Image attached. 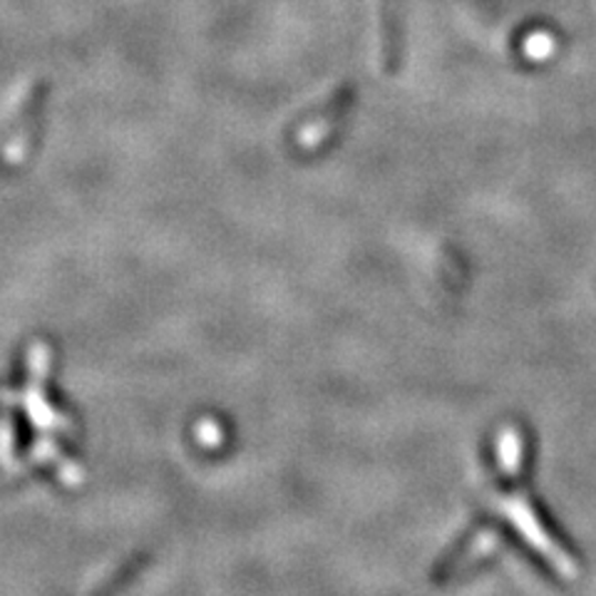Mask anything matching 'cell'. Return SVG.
I'll use <instances>...</instances> for the list:
<instances>
[{"instance_id": "cell-1", "label": "cell", "mask_w": 596, "mask_h": 596, "mask_svg": "<svg viewBox=\"0 0 596 596\" xmlns=\"http://www.w3.org/2000/svg\"><path fill=\"white\" fill-rule=\"evenodd\" d=\"M48 97H50V82L45 78L35 80L25 92L23 102H20L13 122H10L6 130L3 150H0L3 160L18 164V162H23L30 152H33L38 142V132L40 127H43Z\"/></svg>"}, {"instance_id": "cell-2", "label": "cell", "mask_w": 596, "mask_h": 596, "mask_svg": "<svg viewBox=\"0 0 596 596\" xmlns=\"http://www.w3.org/2000/svg\"><path fill=\"white\" fill-rule=\"evenodd\" d=\"M356 102V85L351 80L336 85L323 102L318 107H314L308 115L301 120V125L296 127V142L306 150H314L321 145L323 140H328L333 132L341 127V122L346 120L348 112H351Z\"/></svg>"}, {"instance_id": "cell-3", "label": "cell", "mask_w": 596, "mask_h": 596, "mask_svg": "<svg viewBox=\"0 0 596 596\" xmlns=\"http://www.w3.org/2000/svg\"><path fill=\"white\" fill-rule=\"evenodd\" d=\"M405 45V0H380V65L395 75L403 65Z\"/></svg>"}]
</instances>
